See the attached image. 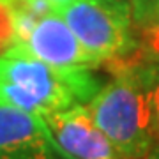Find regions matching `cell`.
<instances>
[{"instance_id": "6da1fadb", "label": "cell", "mask_w": 159, "mask_h": 159, "mask_svg": "<svg viewBox=\"0 0 159 159\" xmlns=\"http://www.w3.org/2000/svg\"><path fill=\"white\" fill-rule=\"evenodd\" d=\"M90 69L53 67L14 44L0 53V104L41 119L87 104L101 89Z\"/></svg>"}, {"instance_id": "7a4b0ae2", "label": "cell", "mask_w": 159, "mask_h": 159, "mask_svg": "<svg viewBox=\"0 0 159 159\" xmlns=\"http://www.w3.org/2000/svg\"><path fill=\"white\" fill-rule=\"evenodd\" d=\"M85 106L122 159L138 157L156 143L147 94L129 67L99 89Z\"/></svg>"}, {"instance_id": "3957f363", "label": "cell", "mask_w": 159, "mask_h": 159, "mask_svg": "<svg viewBox=\"0 0 159 159\" xmlns=\"http://www.w3.org/2000/svg\"><path fill=\"white\" fill-rule=\"evenodd\" d=\"M55 11L83 48L101 62L129 55L136 46L133 20L102 0H69Z\"/></svg>"}, {"instance_id": "277c9868", "label": "cell", "mask_w": 159, "mask_h": 159, "mask_svg": "<svg viewBox=\"0 0 159 159\" xmlns=\"http://www.w3.org/2000/svg\"><path fill=\"white\" fill-rule=\"evenodd\" d=\"M16 44L23 46L39 60L58 69L96 67L101 60L87 51L69 25L55 9L41 16L27 37Z\"/></svg>"}, {"instance_id": "5b68a950", "label": "cell", "mask_w": 159, "mask_h": 159, "mask_svg": "<svg viewBox=\"0 0 159 159\" xmlns=\"http://www.w3.org/2000/svg\"><path fill=\"white\" fill-rule=\"evenodd\" d=\"M44 122L67 159H122L85 104L53 113Z\"/></svg>"}, {"instance_id": "8992f818", "label": "cell", "mask_w": 159, "mask_h": 159, "mask_svg": "<svg viewBox=\"0 0 159 159\" xmlns=\"http://www.w3.org/2000/svg\"><path fill=\"white\" fill-rule=\"evenodd\" d=\"M0 159H67L44 119L0 104Z\"/></svg>"}, {"instance_id": "52a82bcc", "label": "cell", "mask_w": 159, "mask_h": 159, "mask_svg": "<svg viewBox=\"0 0 159 159\" xmlns=\"http://www.w3.org/2000/svg\"><path fill=\"white\" fill-rule=\"evenodd\" d=\"M148 57L150 58L129 69L134 73V76L140 80V83L145 89L148 106H150L154 136H156V143H159V58L152 57V55H148Z\"/></svg>"}, {"instance_id": "ba28073f", "label": "cell", "mask_w": 159, "mask_h": 159, "mask_svg": "<svg viewBox=\"0 0 159 159\" xmlns=\"http://www.w3.org/2000/svg\"><path fill=\"white\" fill-rule=\"evenodd\" d=\"M16 44V4L0 0V53Z\"/></svg>"}, {"instance_id": "9c48e42d", "label": "cell", "mask_w": 159, "mask_h": 159, "mask_svg": "<svg viewBox=\"0 0 159 159\" xmlns=\"http://www.w3.org/2000/svg\"><path fill=\"white\" fill-rule=\"evenodd\" d=\"M133 23L147 27L159 18V0H129Z\"/></svg>"}, {"instance_id": "30bf717a", "label": "cell", "mask_w": 159, "mask_h": 159, "mask_svg": "<svg viewBox=\"0 0 159 159\" xmlns=\"http://www.w3.org/2000/svg\"><path fill=\"white\" fill-rule=\"evenodd\" d=\"M145 46L148 55L159 58V21H154L145 27Z\"/></svg>"}, {"instance_id": "8fae6325", "label": "cell", "mask_w": 159, "mask_h": 159, "mask_svg": "<svg viewBox=\"0 0 159 159\" xmlns=\"http://www.w3.org/2000/svg\"><path fill=\"white\" fill-rule=\"evenodd\" d=\"M102 2H106L108 6H111L113 9H117V11H120L122 14H125V16H129L131 20H133V14H131V4H129V0H102Z\"/></svg>"}, {"instance_id": "7c38bea8", "label": "cell", "mask_w": 159, "mask_h": 159, "mask_svg": "<svg viewBox=\"0 0 159 159\" xmlns=\"http://www.w3.org/2000/svg\"><path fill=\"white\" fill-rule=\"evenodd\" d=\"M131 159H159V143H154L147 152H143L142 156H138V157H131Z\"/></svg>"}, {"instance_id": "4fadbf2b", "label": "cell", "mask_w": 159, "mask_h": 159, "mask_svg": "<svg viewBox=\"0 0 159 159\" xmlns=\"http://www.w3.org/2000/svg\"><path fill=\"white\" fill-rule=\"evenodd\" d=\"M51 6H53V9H57V7H60V6H64V4H67L69 0H48Z\"/></svg>"}]
</instances>
